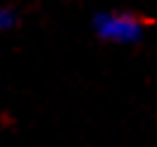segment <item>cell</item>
<instances>
[{
	"instance_id": "obj_2",
	"label": "cell",
	"mask_w": 157,
	"mask_h": 147,
	"mask_svg": "<svg viewBox=\"0 0 157 147\" xmlns=\"http://www.w3.org/2000/svg\"><path fill=\"white\" fill-rule=\"evenodd\" d=\"M17 26V12L10 7H0V33H7Z\"/></svg>"
},
{
	"instance_id": "obj_1",
	"label": "cell",
	"mask_w": 157,
	"mask_h": 147,
	"mask_svg": "<svg viewBox=\"0 0 157 147\" xmlns=\"http://www.w3.org/2000/svg\"><path fill=\"white\" fill-rule=\"evenodd\" d=\"M93 31L100 40L112 45H136L143 38V21L128 12H100L93 19Z\"/></svg>"
}]
</instances>
